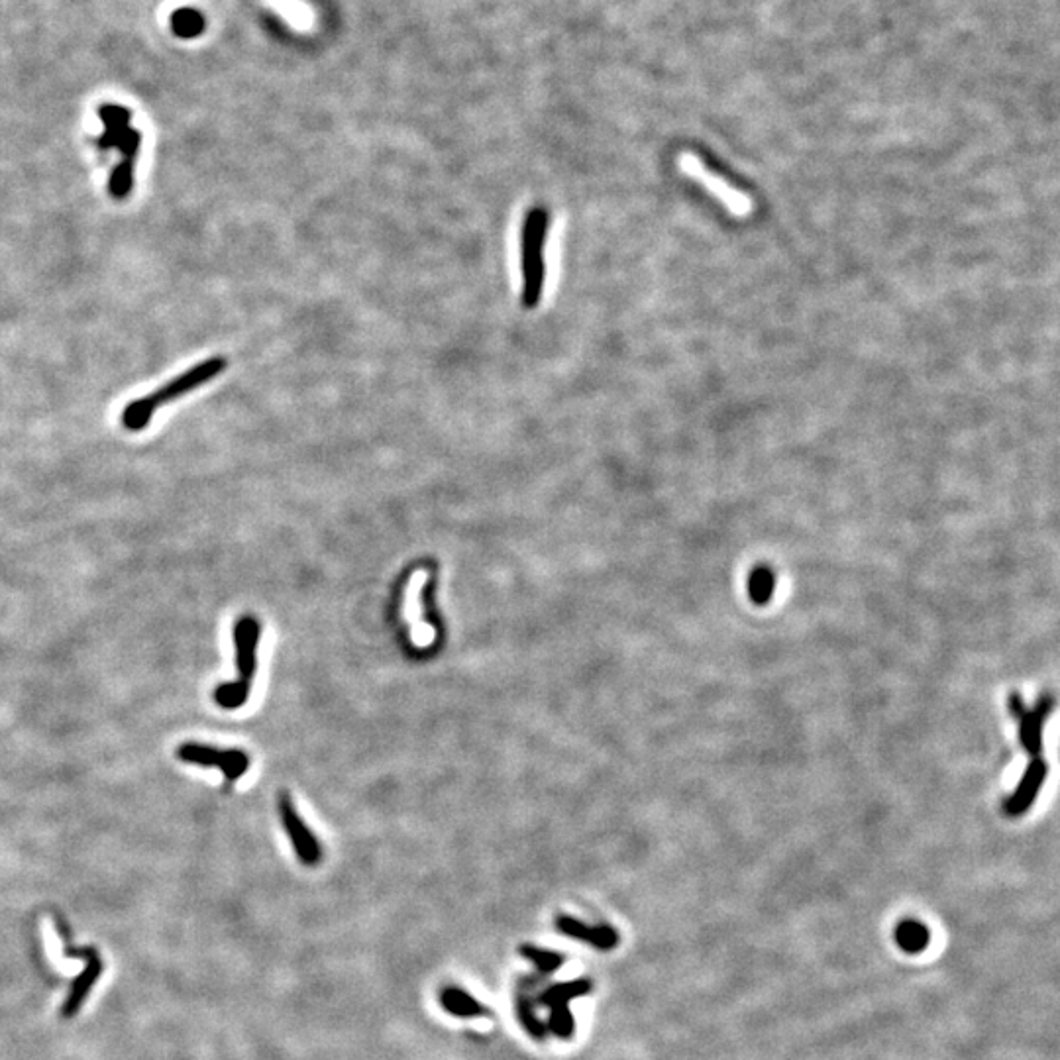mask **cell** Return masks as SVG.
Masks as SVG:
<instances>
[{
  "label": "cell",
  "instance_id": "obj_10",
  "mask_svg": "<svg viewBox=\"0 0 1060 1060\" xmlns=\"http://www.w3.org/2000/svg\"><path fill=\"white\" fill-rule=\"evenodd\" d=\"M1053 709V699L1051 697H1043L1041 703L1035 707V709H1025L1019 717V723H1021V731H1019V737L1021 742L1025 746L1027 752H1031L1033 756H1037L1043 748V725L1049 717Z\"/></svg>",
  "mask_w": 1060,
  "mask_h": 1060
},
{
  "label": "cell",
  "instance_id": "obj_3",
  "mask_svg": "<svg viewBox=\"0 0 1060 1060\" xmlns=\"http://www.w3.org/2000/svg\"><path fill=\"white\" fill-rule=\"evenodd\" d=\"M262 636L260 621L254 615H242L234 625V648L238 678L214 689V701L226 711L246 705L258 672V644Z\"/></svg>",
  "mask_w": 1060,
  "mask_h": 1060
},
{
  "label": "cell",
  "instance_id": "obj_12",
  "mask_svg": "<svg viewBox=\"0 0 1060 1060\" xmlns=\"http://www.w3.org/2000/svg\"><path fill=\"white\" fill-rule=\"evenodd\" d=\"M593 988L591 980L587 978H580V980H572V982H564V984H554L550 988H546L540 998H538V1004L540 1006L552 1007L568 1006L572 1000L576 998H582L585 994H589Z\"/></svg>",
  "mask_w": 1060,
  "mask_h": 1060
},
{
  "label": "cell",
  "instance_id": "obj_8",
  "mask_svg": "<svg viewBox=\"0 0 1060 1060\" xmlns=\"http://www.w3.org/2000/svg\"><path fill=\"white\" fill-rule=\"evenodd\" d=\"M556 929L566 935L568 939L580 941L585 945H591L599 951H613L619 945V933L609 925H595L589 927L580 919H574L570 915H560L556 919Z\"/></svg>",
  "mask_w": 1060,
  "mask_h": 1060
},
{
  "label": "cell",
  "instance_id": "obj_5",
  "mask_svg": "<svg viewBox=\"0 0 1060 1060\" xmlns=\"http://www.w3.org/2000/svg\"><path fill=\"white\" fill-rule=\"evenodd\" d=\"M175 754L181 762L220 770L226 784H234L250 768L248 754L238 748H216L203 742L187 741L177 746Z\"/></svg>",
  "mask_w": 1060,
  "mask_h": 1060
},
{
  "label": "cell",
  "instance_id": "obj_2",
  "mask_svg": "<svg viewBox=\"0 0 1060 1060\" xmlns=\"http://www.w3.org/2000/svg\"><path fill=\"white\" fill-rule=\"evenodd\" d=\"M226 368H228V360L222 358V356H212L209 360L193 366L191 370L185 371L183 375H179V377L171 379L169 383H165L163 387H159L158 391L132 401L122 411V426L128 432H142L148 424L152 423L154 413L158 411L159 407L171 403L177 397H183V395L199 389L207 381L218 377Z\"/></svg>",
  "mask_w": 1060,
  "mask_h": 1060
},
{
  "label": "cell",
  "instance_id": "obj_13",
  "mask_svg": "<svg viewBox=\"0 0 1060 1060\" xmlns=\"http://www.w3.org/2000/svg\"><path fill=\"white\" fill-rule=\"evenodd\" d=\"M134 177H136V161L122 158V161L110 173V181H108L110 197L114 201H124L134 189Z\"/></svg>",
  "mask_w": 1060,
  "mask_h": 1060
},
{
  "label": "cell",
  "instance_id": "obj_4",
  "mask_svg": "<svg viewBox=\"0 0 1060 1060\" xmlns=\"http://www.w3.org/2000/svg\"><path fill=\"white\" fill-rule=\"evenodd\" d=\"M678 169L691 179L695 185H699L713 201H717L731 216L744 220L754 214V201L750 195H746L739 187H735L731 181H727L723 175L715 173L703 159L693 152H682L678 156Z\"/></svg>",
  "mask_w": 1060,
  "mask_h": 1060
},
{
  "label": "cell",
  "instance_id": "obj_19",
  "mask_svg": "<svg viewBox=\"0 0 1060 1060\" xmlns=\"http://www.w3.org/2000/svg\"><path fill=\"white\" fill-rule=\"evenodd\" d=\"M517 1015H519V1021L523 1025V1029L529 1033L532 1039H544L548 1029H546V1023H542V1019L534 1013V1007L530 1004L529 996H519L517 1000Z\"/></svg>",
  "mask_w": 1060,
  "mask_h": 1060
},
{
  "label": "cell",
  "instance_id": "obj_1",
  "mask_svg": "<svg viewBox=\"0 0 1060 1060\" xmlns=\"http://www.w3.org/2000/svg\"><path fill=\"white\" fill-rule=\"evenodd\" d=\"M548 234V207H530L521 226V305L525 311H534L544 299Z\"/></svg>",
  "mask_w": 1060,
  "mask_h": 1060
},
{
  "label": "cell",
  "instance_id": "obj_11",
  "mask_svg": "<svg viewBox=\"0 0 1060 1060\" xmlns=\"http://www.w3.org/2000/svg\"><path fill=\"white\" fill-rule=\"evenodd\" d=\"M440 1006L454 1015V1017H462V1019H476V1017H485L489 1015V1007L483 1006L479 1000H476L470 992L462 990V988H456V986H448L440 992Z\"/></svg>",
  "mask_w": 1060,
  "mask_h": 1060
},
{
  "label": "cell",
  "instance_id": "obj_20",
  "mask_svg": "<svg viewBox=\"0 0 1060 1060\" xmlns=\"http://www.w3.org/2000/svg\"><path fill=\"white\" fill-rule=\"evenodd\" d=\"M99 116L105 124V130H126L130 128V110L120 105H103L99 108Z\"/></svg>",
  "mask_w": 1060,
  "mask_h": 1060
},
{
  "label": "cell",
  "instance_id": "obj_14",
  "mask_svg": "<svg viewBox=\"0 0 1060 1060\" xmlns=\"http://www.w3.org/2000/svg\"><path fill=\"white\" fill-rule=\"evenodd\" d=\"M171 28H173V32L179 38L191 40V38H197V36H201L205 32V18L195 8H179L171 16Z\"/></svg>",
  "mask_w": 1060,
  "mask_h": 1060
},
{
  "label": "cell",
  "instance_id": "obj_15",
  "mask_svg": "<svg viewBox=\"0 0 1060 1060\" xmlns=\"http://www.w3.org/2000/svg\"><path fill=\"white\" fill-rule=\"evenodd\" d=\"M896 941L905 953H921L929 943V931L917 921H903L896 931Z\"/></svg>",
  "mask_w": 1060,
  "mask_h": 1060
},
{
  "label": "cell",
  "instance_id": "obj_17",
  "mask_svg": "<svg viewBox=\"0 0 1060 1060\" xmlns=\"http://www.w3.org/2000/svg\"><path fill=\"white\" fill-rule=\"evenodd\" d=\"M521 956L530 960L538 972L542 974H552L556 970L562 968L564 964V956L560 953H554V951H548V949H538L534 945H523L521 947Z\"/></svg>",
  "mask_w": 1060,
  "mask_h": 1060
},
{
  "label": "cell",
  "instance_id": "obj_6",
  "mask_svg": "<svg viewBox=\"0 0 1060 1060\" xmlns=\"http://www.w3.org/2000/svg\"><path fill=\"white\" fill-rule=\"evenodd\" d=\"M59 925V933H61V939L65 941V956H71V958H83L87 962V968L75 978L71 990H69V996H67V1002L63 1006V1017H73L79 1007L83 1006V1002L87 1000L89 992L93 990V986L97 984L99 976L103 974L105 966H103V960L101 956L97 954L95 949H73L65 937V925L61 921H57Z\"/></svg>",
  "mask_w": 1060,
  "mask_h": 1060
},
{
  "label": "cell",
  "instance_id": "obj_16",
  "mask_svg": "<svg viewBox=\"0 0 1060 1060\" xmlns=\"http://www.w3.org/2000/svg\"><path fill=\"white\" fill-rule=\"evenodd\" d=\"M776 576L768 566H758L752 570L748 580V593L756 605H766L774 593Z\"/></svg>",
  "mask_w": 1060,
  "mask_h": 1060
},
{
  "label": "cell",
  "instance_id": "obj_21",
  "mask_svg": "<svg viewBox=\"0 0 1060 1060\" xmlns=\"http://www.w3.org/2000/svg\"><path fill=\"white\" fill-rule=\"evenodd\" d=\"M140 144H142V134L134 128H128L122 138H120V144H118V150L122 152V158L134 159L138 158V152H140Z\"/></svg>",
  "mask_w": 1060,
  "mask_h": 1060
},
{
  "label": "cell",
  "instance_id": "obj_18",
  "mask_svg": "<svg viewBox=\"0 0 1060 1060\" xmlns=\"http://www.w3.org/2000/svg\"><path fill=\"white\" fill-rule=\"evenodd\" d=\"M546 1029L558 1039H572L576 1033V1019L568 1006L552 1007Z\"/></svg>",
  "mask_w": 1060,
  "mask_h": 1060
},
{
  "label": "cell",
  "instance_id": "obj_22",
  "mask_svg": "<svg viewBox=\"0 0 1060 1060\" xmlns=\"http://www.w3.org/2000/svg\"><path fill=\"white\" fill-rule=\"evenodd\" d=\"M1009 709H1011V713H1013L1017 719L1021 717V713L1025 711V705H1023V701H1021L1019 695H1011V697H1009Z\"/></svg>",
  "mask_w": 1060,
  "mask_h": 1060
},
{
  "label": "cell",
  "instance_id": "obj_7",
  "mask_svg": "<svg viewBox=\"0 0 1060 1060\" xmlns=\"http://www.w3.org/2000/svg\"><path fill=\"white\" fill-rule=\"evenodd\" d=\"M279 813H281V821H283L285 833L289 835L291 845L295 848L299 860L305 866H317L318 862H320V854H322L320 845H318L317 837L313 835V831L299 817L291 795L281 794V797H279Z\"/></svg>",
  "mask_w": 1060,
  "mask_h": 1060
},
{
  "label": "cell",
  "instance_id": "obj_9",
  "mask_svg": "<svg viewBox=\"0 0 1060 1060\" xmlns=\"http://www.w3.org/2000/svg\"><path fill=\"white\" fill-rule=\"evenodd\" d=\"M1047 772H1049V766H1047V762L1043 758H1035L1027 766V770H1025V774L1021 778L1015 794L1011 795L1006 801V813L1009 817L1023 815L1031 807V803L1035 801L1041 786L1045 784Z\"/></svg>",
  "mask_w": 1060,
  "mask_h": 1060
}]
</instances>
